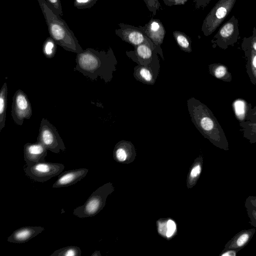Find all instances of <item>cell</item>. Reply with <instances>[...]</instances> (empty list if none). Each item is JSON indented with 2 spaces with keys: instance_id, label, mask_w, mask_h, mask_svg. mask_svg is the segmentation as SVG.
<instances>
[{
  "instance_id": "obj_1",
  "label": "cell",
  "mask_w": 256,
  "mask_h": 256,
  "mask_svg": "<svg viewBox=\"0 0 256 256\" xmlns=\"http://www.w3.org/2000/svg\"><path fill=\"white\" fill-rule=\"evenodd\" d=\"M76 62L74 70H78L92 80L100 77L106 83L111 81L117 64L111 48L107 52L87 48L76 54Z\"/></svg>"
},
{
  "instance_id": "obj_2",
  "label": "cell",
  "mask_w": 256,
  "mask_h": 256,
  "mask_svg": "<svg viewBox=\"0 0 256 256\" xmlns=\"http://www.w3.org/2000/svg\"><path fill=\"white\" fill-rule=\"evenodd\" d=\"M191 120L201 134L216 147L229 150V144L224 130L212 110L194 98L187 100Z\"/></svg>"
},
{
  "instance_id": "obj_3",
  "label": "cell",
  "mask_w": 256,
  "mask_h": 256,
  "mask_svg": "<svg viewBox=\"0 0 256 256\" xmlns=\"http://www.w3.org/2000/svg\"><path fill=\"white\" fill-rule=\"evenodd\" d=\"M50 36L64 50L80 53L83 51L74 32L60 16L55 14L46 0H38Z\"/></svg>"
},
{
  "instance_id": "obj_4",
  "label": "cell",
  "mask_w": 256,
  "mask_h": 256,
  "mask_svg": "<svg viewBox=\"0 0 256 256\" xmlns=\"http://www.w3.org/2000/svg\"><path fill=\"white\" fill-rule=\"evenodd\" d=\"M113 191L112 183L104 184L94 191L82 205L74 208V214L80 218L95 216L104 208L106 198Z\"/></svg>"
},
{
  "instance_id": "obj_5",
  "label": "cell",
  "mask_w": 256,
  "mask_h": 256,
  "mask_svg": "<svg viewBox=\"0 0 256 256\" xmlns=\"http://www.w3.org/2000/svg\"><path fill=\"white\" fill-rule=\"evenodd\" d=\"M236 0H219L204 18L202 30L205 36L213 33L232 10Z\"/></svg>"
},
{
  "instance_id": "obj_6",
  "label": "cell",
  "mask_w": 256,
  "mask_h": 256,
  "mask_svg": "<svg viewBox=\"0 0 256 256\" xmlns=\"http://www.w3.org/2000/svg\"><path fill=\"white\" fill-rule=\"evenodd\" d=\"M64 166L62 164L40 162H26L24 168L26 175L34 181L44 182L60 175Z\"/></svg>"
},
{
  "instance_id": "obj_7",
  "label": "cell",
  "mask_w": 256,
  "mask_h": 256,
  "mask_svg": "<svg viewBox=\"0 0 256 256\" xmlns=\"http://www.w3.org/2000/svg\"><path fill=\"white\" fill-rule=\"evenodd\" d=\"M37 142L42 143L48 150L56 154L66 150L64 144L56 128L44 118H42L40 124Z\"/></svg>"
},
{
  "instance_id": "obj_8",
  "label": "cell",
  "mask_w": 256,
  "mask_h": 256,
  "mask_svg": "<svg viewBox=\"0 0 256 256\" xmlns=\"http://www.w3.org/2000/svg\"><path fill=\"white\" fill-rule=\"evenodd\" d=\"M239 36L238 20L233 16L219 28L213 38L212 40V46L226 50L234 46L238 42Z\"/></svg>"
},
{
  "instance_id": "obj_9",
  "label": "cell",
  "mask_w": 256,
  "mask_h": 256,
  "mask_svg": "<svg viewBox=\"0 0 256 256\" xmlns=\"http://www.w3.org/2000/svg\"><path fill=\"white\" fill-rule=\"evenodd\" d=\"M12 116L14 122L22 126L25 119H30L32 113L30 102L25 92L17 90L12 97Z\"/></svg>"
},
{
  "instance_id": "obj_10",
  "label": "cell",
  "mask_w": 256,
  "mask_h": 256,
  "mask_svg": "<svg viewBox=\"0 0 256 256\" xmlns=\"http://www.w3.org/2000/svg\"><path fill=\"white\" fill-rule=\"evenodd\" d=\"M156 53L152 60L146 65H138L134 68V76L138 81L146 84H154L157 78L160 68V61Z\"/></svg>"
},
{
  "instance_id": "obj_11",
  "label": "cell",
  "mask_w": 256,
  "mask_h": 256,
  "mask_svg": "<svg viewBox=\"0 0 256 256\" xmlns=\"http://www.w3.org/2000/svg\"><path fill=\"white\" fill-rule=\"evenodd\" d=\"M118 26L120 28L115 30L116 34L122 40L134 46L145 42H152L139 27L134 26L123 23L120 24Z\"/></svg>"
},
{
  "instance_id": "obj_12",
  "label": "cell",
  "mask_w": 256,
  "mask_h": 256,
  "mask_svg": "<svg viewBox=\"0 0 256 256\" xmlns=\"http://www.w3.org/2000/svg\"><path fill=\"white\" fill-rule=\"evenodd\" d=\"M138 27L152 41L158 54L164 59L160 45L162 44L166 30L162 24L158 20L152 19L144 26Z\"/></svg>"
},
{
  "instance_id": "obj_13",
  "label": "cell",
  "mask_w": 256,
  "mask_h": 256,
  "mask_svg": "<svg viewBox=\"0 0 256 256\" xmlns=\"http://www.w3.org/2000/svg\"><path fill=\"white\" fill-rule=\"evenodd\" d=\"M156 52L158 53L154 44L150 42L134 46V51L126 52V54L138 65H146L152 60Z\"/></svg>"
},
{
  "instance_id": "obj_14",
  "label": "cell",
  "mask_w": 256,
  "mask_h": 256,
  "mask_svg": "<svg viewBox=\"0 0 256 256\" xmlns=\"http://www.w3.org/2000/svg\"><path fill=\"white\" fill-rule=\"evenodd\" d=\"M88 172L86 168H80L62 172L52 187L60 188L73 185L84 178Z\"/></svg>"
},
{
  "instance_id": "obj_15",
  "label": "cell",
  "mask_w": 256,
  "mask_h": 256,
  "mask_svg": "<svg viewBox=\"0 0 256 256\" xmlns=\"http://www.w3.org/2000/svg\"><path fill=\"white\" fill-rule=\"evenodd\" d=\"M48 150L40 142H28L24 145V160L26 162H44Z\"/></svg>"
},
{
  "instance_id": "obj_16",
  "label": "cell",
  "mask_w": 256,
  "mask_h": 256,
  "mask_svg": "<svg viewBox=\"0 0 256 256\" xmlns=\"http://www.w3.org/2000/svg\"><path fill=\"white\" fill-rule=\"evenodd\" d=\"M44 228L42 226H24L14 230L8 238L12 243L22 244L26 242L40 234Z\"/></svg>"
},
{
  "instance_id": "obj_17",
  "label": "cell",
  "mask_w": 256,
  "mask_h": 256,
  "mask_svg": "<svg viewBox=\"0 0 256 256\" xmlns=\"http://www.w3.org/2000/svg\"><path fill=\"white\" fill-rule=\"evenodd\" d=\"M255 232V228L242 230L228 241L224 248L240 251L249 243Z\"/></svg>"
},
{
  "instance_id": "obj_18",
  "label": "cell",
  "mask_w": 256,
  "mask_h": 256,
  "mask_svg": "<svg viewBox=\"0 0 256 256\" xmlns=\"http://www.w3.org/2000/svg\"><path fill=\"white\" fill-rule=\"evenodd\" d=\"M134 154V148L132 143L125 140L118 142L114 150V157L119 162H124Z\"/></svg>"
},
{
  "instance_id": "obj_19",
  "label": "cell",
  "mask_w": 256,
  "mask_h": 256,
  "mask_svg": "<svg viewBox=\"0 0 256 256\" xmlns=\"http://www.w3.org/2000/svg\"><path fill=\"white\" fill-rule=\"evenodd\" d=\"M210 74L215 78L224 82H231L232 74L226 65L220 63H214L208 65Z\"/></svg>"
},
{
  "instance_id": "obj_20",
  "label": "cell",
  "mask_w": 256,
  "mask_h": 256,
  "mask_svg": "<svg viewBox=\"0 0 256 256\" xmlns=\"http://www.w3.org/2000/svg\"><path fill=\"white\" fill-rule=\"evenodd\" d=\"M246 58V71L250 82L256 85V52L252 50H243Z\"/></svg>"
},
{
  "instance_id": "obj_21",
  "label": "cell",
  "mask_w": 256,
  "mask_h": 256,
  "mask_svg": "<svg viewBox=\"0 0 256 256\" xmlns=\"http://www.w3.org/2000/svg\"><path fill=\"white\" fill-rule=\"evenodd\" d=\"M252 105L244 100L238 98L232 104L235 116L239 122L248 120L250 107Z\"/></svg>"
},
{
  "instance_id": "obj_22",
  "label": "cell",
  "mask_w": 256,
  "mask_h": 256,
  "mask_svg": "<svg viewBox=\"0 0 256 256\" xmlns=\"http://www.w3.org/2000/svg\"><path fill=\"white\" fill-rule=\"evenodd\" d=\"M8 94L7 84L4 82L0 91V131L5 126L8 105Z\"/></svg>"
},
{
  "instance_id": "obj_23",
  "label": "cell",
  "mask_w": 256,
  "mask_h": 256,
  "mask_svg": "<svg viewBox=\"0 0 256 256\" xmlns=\"http://www.w3.org/2000/svg\"><path fill=\"white\" fill-rule=\"evenodd\" d=\"M244 138L250 144L256 143V122L246 121L239 122Z\"/></svg>"
},
{
  "instance_id": "obj_24",
  "label": "cell",
  "mask_w": 256,
  "mask_h": 256,
  "mask_svg": "<svg viewBox=\"0 0 256 256\" xmlns=\"http://www.w3.org/2000/svg\"><path fill=\"white\" fill-rule=\"evenodd\" d=\"M174 37L180 48L187 52H192L191 40L185 34L180 31L173 32Z\"/></svg>"
},
{
  "instance_id": "obj_25",
  "label": "cell",
  "mask_w": 256,
  "mask_h": 256,
  "mask_svg": "<svg viewBox=\"0 0 256 256\" xmlns=\"http://www.w3.org/2000/svg\"><path fill=\"white\" fill-rule=\"evenodd\" d=\"M176 224L172 220H168L166 222H162L158 225V232L162 236L168 238H171L176 230Z\"/></svg>"
},
{
  "instance_id": "obj_26",
  "label": "cell",
  "mask_w": 256,
  "mask_h": 256,
  "mask_svg": "<svg viewBox=\"0 0 256 256\" xmlns=\"http://www.w3.org/2000/svg\"><path fill=\"white\" fill-rule=\"evenodd\" d=\"M80 248L76 246H68L55 250L50 256H80Z\"/></svg>"
},
{
  "instance_id": "obj_27",
  "label": "cell",
  "mask_w": 256,
  "mask_h": 256,
  "mask_svg": "<svg viewBox=\"0 0 256 256\" xmlns=\"http://www.w3.org/2000/svg\"><path fill=\"white\" fill-rule=\"evenodd\" d=\"M57 44L50 37L48 38L42 45V52L46 58H52L54 57L56 51Z\"/></svg>"
},
{
  "instance_id": "obj_28",
  "label": "cell",
  "mask_w": 256,
  "mask_h": 256,
  "mask_svg": "<svg viewBox=\"0 0 256 256\" xmlns=\"http://www.w3.org/2000/svg\"><path fill=\"white\" fill-rule=\"evenodd\" d=\"M242 50H252L256 52V28H253L252 35L244 38L241 45Z\"/></svg>"
},
{
  "instance_id": "obj_29",
  "label": "cell",
  "mask_w": 256,
  "mask_h": 256,
  "mask_svg": "<svg viewBox=\"0 0 256 256\" xmlns=\"http://www.w3.org/2000/svg\"><path fill=\"white\" fill-rule=\"evenodd\" d=\"M202 156H200L197 159L190 170V180H192L193 184H194L200 176L202 170Z\"/></svg>"
},
{
  "instance_id": "obj_30",
  "label": "cell",
  "mask_w": 256,
  "mask_h": 256,
  "mask_svg": "<svg viewBox=\"0 0 256 256\" xmlns=\"http://www.w3.org/2000/svg\"><path fill=\"white\" fill-rule=\"evenodd\" d=\"M248 217L250 220V224L256 228V207L244 202Z\"/></svg>"
},
{
  "instance_id": "obj_31",
  "label": "cell",
  "mask_w": 256,
  "mask_h": 256,
  "mask_svg": "<svg viewBox=\"0 0 256 256\" xmlns=\"http://www.w3.org/2000/svg\"><path fill=\"white\" fill-rule=\"evenodd\" d=\"M98 0H74V6L80 10L90 8L92 7Z\"/></svg>"
},
{
  "instance_id": "obj_32",
  "label": "cell",
  "mask_w": 256,
  "mask_h": 256,
  "mask_svg": "<svg viewBox=\"0 0 256 256\" xmlns=\"http://www.w3.org/2000/svg\"><path fill=\"white\" fill-rule=\"evenodd\" d=\"M46 1L50 8L55 14L60 16H62L63 15L60 0H46Z\"/></svg>"
},
{
  "instance_id": "obj_33",
  "label": "cell",
  "mask_w": 256,
  "mask_h": 256,
  "mask_svg": "<svg viewBox=\"0 0 256 256\" xmlns=\"http://www.w3.org/2000/svg\"><path fill=\"white\" fill-rule=\"evenodd\" d=\"M149 10L153 12V16L155 15L157 10L160 8V5L158 0H144Z\"/></svg>"
},
{
  "instance_id": "obj_34",
  "label": "cell",
  "mask_w": 256,
  "mask_h": 256,
  "mask_svg": "<svg viewBox=\"0 0 256 256\" xmlns=\"http://www.w3.org/2000/svg\"><path fill=\"white\" fill-rule=\"evenodd\" d=\"M211 0H194V8L196 9H204Z\"/></svg>"
},
{
  "instance_id": "obj_35",
  "label": "cell",
  "mask_w": 256,
  "mask_h": 256,
  "mask_svg": "<svg viewBox=\"0 0 256 256\" xmlns=\"http://www.w3.org/2000/svg\"><path fill=\"white\" fill-rule=\"evenodd\" d=\"M238 252V250L234 249L224 248L220 254V256H236Z\"/></svg>"
},
{
  "instance_id": "obj_36",
  "label": "cell",
  "mask_w": 256,
  "mask_h": 256,
  "mask_svg": "<svg viewBox=\"0 0 256 256\" xmlns=\"http://www.w3.org/2000/svg\"><path fill=\"white\" fill-rule=\"evenodd\" d=\"M164 4L168 6H172L176 4H184L186 2L182 0H163Z\"/></svg>"
},
{
  "instance_id": "obj_37",
  "label": "cell",
  "mask_w": 256,
  "mask_h": 256,
  "mask_svg": "<svg viewBox=\"0 0 256 256\" xmlns=\"http://www.w3.org/2000/svg\"><path fill=\"white\" fill-rule=\"evenodd\" d=\"M245 203L256 207V196H248L246 200Z\"/></svg>"
},
{
  "instance_id": "obj_38",
  "label": "cell",
  "mask_w": 256,
  "mask_h": 256,
  "mask_svg": "<svg viewBox=\"0 0 256 256\" xmlns=\"http://www.w3.org/2000/svg\"><path fill=\"white\" fill-rule=\"evenodd\" d=\"M249 114L252 115L256 114V106L253 108H252V105L250 106L248 114Z\"/></svg>"
},
{
  "instance_id": "obj_39",
  "label": "cell",
  "mask_w": 256,
  "mask_h": 256,
  "mask_svg": "<svg viewBox=\"0 0 256 256\" xmlns=\"http://www.w3.org/2000/svg\"><path fill=\"white\" fill-rule=\"evenodd\" d=\"M248 121L256 122V114H250L248 116Z\"/></svg>"
},
{
  "instance_id": "obj_40",
  "label": "cell",
  "mask_w": 256,
  "mask_h": 256,
  "mask_svg": "<svg viewBox=\"0 0 256 256\" xmlns=\"http://www.w3.org/2000/svg\"><path fill=\"white\" fill-rule=\"evenodd\" d=\"M100 256V252L98 250L95 251L92 254V256Z\"/></svg>"
}]
</instances>
